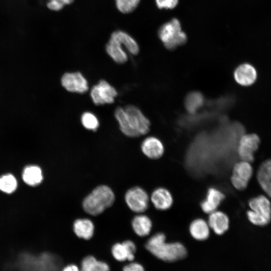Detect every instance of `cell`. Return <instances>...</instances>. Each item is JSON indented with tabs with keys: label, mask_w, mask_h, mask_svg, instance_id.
<instances>
[{
	"label": "cell",
	"mask_w": 271,
	"mask_h": 271,
	"mask_svg": "<svg viewBox=\"0 0 271 271\" xmlns=\"http://www.w3.org/2000/svg\"><path fill=\"white\" fill-rule=\"evenodd\" d=\"M136 250L134 243L130 240H126L121 243L115 244L112 248V253L114 257L118 261H131L134 259Z\"/></svg>",
	"instance_id": "5bb4252c"
},
{
	"label": "cell",
	"mask_w": 271,
	"mask_h": 271,
	"mask_svg": "<svg viewBox=\"0 0 271 271\" xmlns=\"http://www.w3.org/2000/svg\"><path fill=\"white\" fill-rule=\"evenodd\" d=\"M82 125L87 129L96 131L99 127V122L97 117L91 112H85L81 116Z\"/></svg>",
	"instance_id": "83f0119b"
},
{
	"label": "cell",
	"mask_w": 271,
	"mask_h": 271,
	"mask_svg": "<svg viewBox=\"0 0 271 271\" xmlns=\"http://www.w3.org/2000/svg\"><path fill=\"white\" fill-rule=\"evenodd\" d=\"M22 178L24 182L28 185H38L43 179L41 169L36 165L28 166L23 171Z\"/></svg>",
	"instance_id": "7402d4cb"
},
{
	"label": "cell",
	"mask_w": 271,
	"mask_h": 271,
	"mask_svg": "<svg viewBox=\"0 0 271 271\" xmlns=\"http://www.w3.org/2000/svg\"><path fill=\"white\" fill-rule=\"evenodd\" d=\"M17 181L14 176L7 174L0 177V190L4 193H13L17 188Z\"/></svg>",
	"instance_id": "4316f807"
},
{
	"label": "cell",
	"mask_w": 271,
	"mask_h": 271,
	"mask_svg": "<svg viewBox=\"0 0 271 271\" xmlns=\"http://www.w3.org/2000/svg\"><path fill=\"white\" fill-rule=\"evenodd\" d=\"M114 199V194L109 187L105 185L99 186L84 199L83 208L87 213L98 215L111 206Z\"/></svg>",
	"instance_id": "3957f363"
},
{
	"label": "cell",
	"mask_w": 271,
	"mask_h": 271,
	"mask_svg": "<svg viewBox=\"0 0 271 271\" xmlns=\"http://www.w3.org/2000/svg\"><path fill=\"white\" fill-rule=\"evenodd\" d=\"M158 35L165 47L171 50L184 44L187 40L179 21L175 18L161 26Z\"/></svg>",
	"instance_id": "277c9868"
},
{
	"label": "cell",
	"mask_w": 271,
	"mask_h": 271,
	"mask_svg": "<svg viewBox=\"0 0 271 271\" xmlns=\"http://www.w3.org/2000/svg\"><path fill=\"white\" fill-rule=\"evenodd\" d=\"M146 248L157 258L173 262L186 257L187 250L180 242H166V236L158 233L152 236L146 244Z\"/></svg>",
	"instance_id": "7a4b0ae2"
},
{
	"label": "cell",
	"mask_w": 271,
	"mask_h": 271,
	"mask_svg": "<svg viewBox=\"0 0 271 271\" xmlns=\"http://www.w3.org/2000/svg\"><path fill=\"white\" fill-rule=\"evenodd\" d=\"M250 210L247 212L249 221L257 226H264L271 220V203L267 197L259 195L249 201Z\"/></svg>",
	"instance_id": "5b68a950"
},
{
	"label": "cell",
	"mask_w": 271,
	"mask_h": 271,
	"mask_svg": "<svg viewBox=\"0 0 271 271\" xmlns=\"http://www.w3.org/2000/svg\"><path fill=\"white\" fill-rule=\"evenodd\" d=\"M62 86L68 91L84 93L88 90L86 79L80 72H67L61 77Z\"/></svg>",
	"instance_id": "30bf717a"
},
{
	"label": "cell",
	"mask_w": 271,
	"mask_h": 271,
	"mask_svg": "<svg viewBox=\"0 0 271 271\" xmlns=\"http://www.w3.org/2000/svg\"><path fill=\"white\" fill-rule=\"evenodd\" d=\"M253 169L250 163L244 161L236 163L233 169L231 182L237 190H243L247 187L252 177Z\"/></svg>",
	"instance_id": "ba28073f"
},
{
	"label": "cell",
	"mask_w": 271,
	"mask_h": 271,
	"mask_svg": "<svg viewBox=\"0 0 271 271\" xmlns=\"http://www.w3.org/2000/svg\"><path fill=\"white\" fill-rule=\"evenodd\" d=\"M224 197V195L219 190L214 188H209L205 199L201 203L202 210L209 214L216 211Z\"/></svg>",
	"instance_id": "e0dca14e"
},
{
	"label": "cell",
	"mask_w": 271,
	"mask_h": 271,
	"mask_svg": "<svg viewBox=\"0 0 271 271\" xmlns=\"http://www.w3.org/2000/svg\"><path fill=\"white\" fill-rule=\"evenodd\" d=\"M61 271H81L78 267L74 264H70L65 266Z\"/></svg>",
	"instance_id": "d6a6232c"
},
{
	"label": "cell",
	"mask_w": 271,
	"mask_h": 271,
	"mask_svg": "<svg viewBox=\"0 0 271 271\" xmlns=\"http://www.w3.org/2000/svg\"><path fill=\"white\" fill-rule=\"evenodd\" d=\"M114 117L120 130L127 137H139L147 134L150 130V120L138 107L133 105L116 108Z\"/></svg>",
	"instance_id": "6da1fadb"
},
{
	"label": "cell",
	"mask_w": 271,
	"mask_h": 271,
	"mask_svg": "<svg viewBox=\"0 0 271 271\" xmlns=\"http://www.w3.org/2000/svg\"><path fill=\"white\" fill-rule=\"evenodd\" d=\"M159 9H172L176 7L178 0H155Z\"/></svg>",
	"instance_id": "f546056e"
},
{
	"label": "cell",
	"mask_w": 271,
	"mask_h": 271,
	"mask_svg": "<svg viewBox=\"0 0 271 271\" xmlns=\"http://www.w3.org/2000/svg\"><path fill=\"white\" fill-rule=\"evenodd\" d=\"M204 103V96L198 91L189 93L185 99V107L191 114L197 112L203 106Z\"/></svg>",
	"instance_id": "d4e9b609"
},
{
	"label": "cell",
	"mask_w": 271,
	"mask_h": 271,
	"mask_svg": "<svg viewBox=\"0 0 271 271\" xmlns=\"http://www.w3.org/2000/svg\"><path fill=\"white\" fill-rule=\"evenodd\" d=\"M90 97L95 105L111 104L117 95L115 88L105 80H101L90 91Z\"/></svg>",
	"instance_id": "8992f818"
},
{
	"label": "cell",
	"mask_w": 271,
	"mask_h": 271,
	"mask_svg": "<svg viewBox=\"0 0 271 271\" xmlns=\"http://www.w3.org/2000/svg\"><path fill=\"white\" fill-rule=\"evenodd\" d=\"M123 48L120 43L111 37L105 47L108 55L115 63L120 64L125 63L128 60L127 54Z\"/></svg>",
	"instance_id": "d6986e66"
},
{
	"label": "cell",
	"mask_w": 271,
	"mask_h": 271,
	"mask_svg": "<svg viewBox=\"0 0 271 271\" xmlns=\"http://www.w3.org/2000/svg\"><path fill=\"white\" fill-rule=\"evenodd\" d=\"M260 144L259 137L255 133L245 134L241 136L237 146V153L241 161L251 163L254 154Z\"/></svg>",
	"instance_id": "52a82bcc"
},
{
	"label": "cell",
	"mask_w": 271,
	"mask_h": 271,
	"mask_svg": "<svg viewBox=\"0 0 271 271\" xmlns=\"http://www.w3.org/2000/svg\"><path fill=\"white\" fill-rule=\"evenodd\" d=\"M125 200L129 209L134 212H143L149 206V196L147 192L139 187L129 189L125 194Z\"/></svg>",
	"instance_id": "9c48e42d"
},
{
	"label": "cell",
	"mask_w": 271,
	"mask_h": 271,
	"mask_svg": "<svg viewBox=\"0 0 271 271\" xmlns=\"http://www.w3.org/2000/svg\"><path fill=\"white\" fill-rule=\"evenodd\" d=\"M235 81L239 85L248 86L256 81L257 73L255 68L250 64L245 63L239 65L233 73Z\"/></svg>",
	"instance_id": "8fae6325"
},
{
	"label": "cell",
	"mask_w": 271,
	"mask_h": 271,
	"mask_svg": "<svg viewBox=\"0 0 271 271\" xmlns=\"http://www.w3.org/2000/svg\"><path fill=\"white\" fill-rule=\"evenodd\" d=\"M47 7L52 11H59L61 10L64 5L59 1L52 0L47 3Z\"/></svg>",
	"instance_id": "4dcf8cb0"
},
{
	"label": "cell",
	"mask_w": 271,
	"mask_h": 271,
	"mask_svg": "<svg viewBox=\"0 0 271 271\" xmlns=\"http://www.w3.org/2000/svg\"><path fill=\"white\" fill-rule=\"evenodd\" d=\"M141 149L144 155L151 159L160 158L164 153L163 143L155 137L146 138L142 143Z\"/></svg>",
	"instance_id": "4fadbf2b"
},
{
	"label": "cell",
	"mask_w": 271,
	"mask_h": 271,
	"mask_svg": "<svg viewBox=\"0 0 271 271\" xmlns=\"http://www.w3.org/2000/svg\"><path fill=\"white\" fill-rule=\"evenodd\" d=\"M132 227L137 235L144 237L149 235L150 233L152 228V222L147 216L139 215L133 218Z\"/></svg>",
	"instance_id": "cb8c5ba5"
},
{
	"label": "cell",
	"mask_w": 271,
	"mask_h": 271,
	"mask_svg": "<svg viewBox=\"0 0 271 271\" xmlns=\"http://www.w3.org/2000/svg\"><path fill=\"white\" fill-rule=\"evenodd\" d=\"M189 231L192 236L198 240H204L209 236L210 227L203 219L193 220L190 224Z\"/></svg>",
	"instance_id": "ffe728a7"
},
{
	"label": "cell",
	"mask_w": 271,
	"mask_h": 271,
	"mask_svg": "<svg viewBox=\"0 0 271 271\" xmlns=\"http://www.w3.org/2000/svg\"><path fill=\"white\" fill-rule=\"evenodd\" d=\"M111 37L120 43L131 54L136 55L139 53V46L137 42L126 32L116 31L112 33Z\"/></svg>",
	"instance_id": "44dd1931"
},
{
	"label": "cell",
	"mask_w": 271,
	"mask_h": 271,
	"mask_svg": "<svg viewBox=\"0 0 271 271\" xmlns=\"http://www.w3.org/2000/svg\"><path fill=\"white\" fill-rule=\"evenodd\" d=\"M208 225L216 234L221 235L229 228V218L225 213L220 211H215L210 213Z\"/></svg>",
	"instance_id": "ac0fdd59"
},
{
	"label": "cell",
	"mask_w": 271,
	"mask_h": 271,
	"mask_svg": "<svg viewBox=\"0 0 271 271\" xmlns=\"http://www.w3.org/2000/svg\"><path fill=\"white\" fill-rule=\"evenodd\" d=\"M34 271H60L61 261L56 256L49 253L34 258Z\"/></svg>",
	"instance_id": "7c38bea8"
},
{
	"label": "cell",
	"mask_w": 271,
	"mask_h": 271,
	"mask_svg": "<svg viewBox=\"0 0 271 271\" xmlns=\"http://www.w3.org/2000/svg\"><path fill=\"white\" fill-rule=\"evenodd\" d=\"M81 271H109L108 265L96 259L93 256H88L83 259L81 263Z\"/></svg>",
	"instance_id": "484cf974"
},
{
	"label": "cell",
	"mask_w": 271,
	"mask_h": 271,
	"mask_svg": "<svg viewBox=\"0 0 271 271\" xmlns=\"http://www.w3.org/2000/svg\"><path fill=\"white\" fill-rule=\"evenodd\" d=\"M151 200L155 208L160 210L169 209L173 202V197L170 191L162 187L157 188L153 191Z\"/></svg>",
	"instance_id": "9a60e30c"
},
{
	"label": "cell",
	"mask_w": 271,
	"mask_h": 271,
	"mask_svg": "<svg viewBox=\"0 0 271 271\" xmlns=\"http://www.w3.org/2000/svg\"><path fill=\"white\" fill-rule=\"evenodd\" d=\"M140 0H115L116 6L120 12L128 14L134 11Z\"/></svg>",
	"instance_id": "f1b7e54d"
},
{
	"label": "cell",
	"mask_w": 271,
	"mask_h": 271,
	"mask_svg": "<svg viewBox=\"0 0 271 271\" xmlns=\"http://www.w3.org/2000/svg\"><path fill=\"white\" fill-rule=\"evenodd\" d=\"M94 227L92 222L88 219H78L73 224V230L79 238L89 239L93 234Z\"/></svg>",
	"instance_id": "603a6c76"
},
{
	"label": "cell",
	"mask_w": 271,
	"mask_h": 271,
	"mask_svg": "<svg viewBox=\"0 0 271 271\" xmlns=\"http://www.w3.org/2000/svg\"><path fill=\"white\" fill-rule=\"evenodd\" d=\"M256 177L261 189L271 198V159L262 163L257 170Z\"/></svg>",
	"instance_id": "2e32d148"
},
{
	"label": "cell",
	"mask_w": 271,
	"mask_h": 271,
	"mask_svg": "<svg viewBox=\"0 0 271 271\" xmlns=\"http://www.w3.org/2000/svg\"><path fill=\"white\" fill-rule=\"evenodd\" d=\"M123 271H145L142 265L138 263H131L125 266Z\"/></svg>",
	"instance_id": "1f68e13d"
},
{
	"label": "cell",
	"mask_w": 271,
	"mask_h": 271,
	"mask_svg": "<svg viewBox=\"0 0 271 271\" xmlns=\"http://www.w3.org/2000/svg\"><path fill=\"white\" fill-rule=\"evenodd\" d=\"M52 1V0H49ZM58 1L62 3L64 6L66 5H69L71 4L74 0H55Z\"/></svg>",
	"instance_id": "836d02e7"
}]
</instances>
